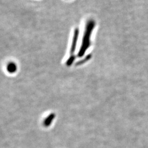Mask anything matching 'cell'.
<instances>
[{
  "instance_id": "1",
  "label": "cell",
  "mask_w": 148,
  "mask_h": 148,
  "mask_svg": "<svg viewBox=\"0 0 148 148\" xmlns=\"http://www.w3.org/2000/svg\"><path fill=\"white\" fill-rule=\"evenodd\" d=\"M95 25V21L93 20H90L87 23L79 52L77 54L78 57L80 58L83 57L90 47V36Z\"/></svg>"
},
{
  "instance_id": "2",
  "label": "cell",
  "mask_w": 148,
  "mask_h": 148,
  "mask_svg": "<svg viewBox=\"0 0 148 148\" xmlns=\"http://www.w3.org/2000/svg\"><path fill=\"white\" fill-rule=\"evenodd\" d=\"M79 35V30L78 28H76L74 30V35H73V41L71 43V46L70 51V56L66 63L67 66H70L74 63L75 59V52L77 47Z\"/></svg>"
},
{
  "instance_id": "3",
  "label": "cell",
  "mask_w": 148,
  "mask_h": 148,
  "mask_svg": "<svg viewBox=\"0 0 148 148\" xmlns=\"http://www.w3.org/2000/svg\"><path fill=\"white\" fill-rule=\"evenodd\" d=\"M16 64L11 62L10 63H8L7 66V71L10 73H15L16 70Z\"/></svg>"
},
{
  "instance_id": "4",
  "label": "cell",
  "mask_w": 148,
  "mask_h": 148,
  "mask_svg": "<svg viewBox=\"0 0 148 148\" xmlns=\"http://www.w3.org/2000/svg\"><path fill=\"white\" fill-rule=\"evenodd\" d=\"M54 117V114L50 115L49 117H48L46 119V121L45 122V125L46 126H49L51 124V123L52 122V121H53Z\"/></svg>"
},
{
  "instance_id": "5",
  "label": "cell",
  "mask_w": 148,
  "mask_h": 148,
  "mask_svg": "<svg viewBox=\"0 0 148 148\" xmlns=\"http://www.w3.org/2000/svg\"><path fill=\"white\" fill-rule=\"evenodd\" d=\"M90 57H91V55L90 54H89V55H88L85 59H84V60H81V61H80L79 62H78V63H77V65H81V64L84 63L85 62H86V61H87V60H88L89 59H90Z\"/></svg>"
}]
</instances>
